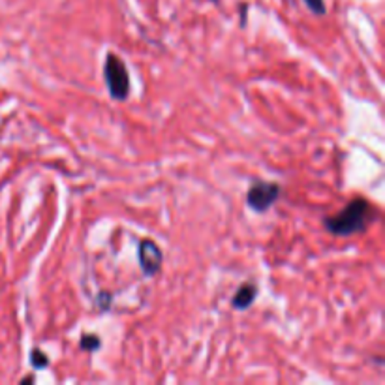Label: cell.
Segmentation results:
<instances>
[{
    "instance_id": "cell-6",
    "label": "cell",
    "mask_w": 385,
    "mask_h": 385,
    "mask_svg": "<svg viewBox=\"0 0 385 385\" xmlns=\"http://www.w3.org/2000/svg\"><path fill=\"white\" fill-rule=\"evenodd\" d=\"M81 349H85V352H89V354H92V352H96V349L102 348V340L100 337H96V335H83L81 337V342H80Z\"/></svg>"
},
{
    "instance_id": "cell-7",
    "label": "cell",
    "mask_w": 385,
    "mask_h": 385,
    "mask_svg": "<svg viewBox=\"0 0 385 385\" xmlns=\"http://www.w3.org/2000/svg\"><path fill=\"white\" fill-rule=\"evenodd\" d=\"M31 364L32 369L36 370H43L49 367V357L43 354L42 349H32L31 352Z\"/></svg>"
},
{
    "instance_id": "cell-10",
    "label": "cell",
    "mask_w": 385,
    "mask_h": 385,
    "mask_svg": "<svg viewBox=\"0 0 385 385\" xmlns=\"http://www.w3.org/2000/svg\"><path fill=\"white\" fill-rule=\"evenodd\" d=\"M211 2H217V0H211Z\"/></svg>"
},
{
    "instance_id": "cell-3",
    "label": "cell",
    "mask_w": 385,
    "mask_h": 385,
    "mask_svg": "<svg viewBox=\"0 0 385 385\" xmlns=\"http://www.w3.org/2000/svg\"><path fill=\"white\" fill-rule=\"evenodd\" d=\"M282 194V188L276 183L269 180H254L246 192V205L254 212H265L269 211L271 207L275 205Z\"/></svg>"
},
{
    "instance_id": "cell-2",
    "label": "cell",
    "mask_w": 385,
    "mask_h": 385,
    "mask_svg": "<svg viewBox=\"0 0 385 385\" xmlns=\"http://www.w3.org/2000/svg\"><path fill=\"white\" fill-rule=\"evenodd\" d=\"M104 80H106L109 96L116 102H124L130 94V75H128L126 64L116 53L109 51L104 64Z\"/></svg>"
},
{
    "instance_id": "cell-8",
    "label": "cell",
    "mask_w": 385,
    "mask_h": 385,
    "mask_svg": "<svg viewBox=\"0 0 385 385\" xmlns=\"http://www.w3.org/2000/svg\"><path fill=\"white\" fill-rule=\"evenodd\" d=\"M303 2H305L306 8H308L314 16H325V11H327L323 0H303Z\"/></svg>"
},
{
    "instance_id": "cell-5",
    "label": "cell",
    "mask_w": 385,
    "mask_h": 385,
    "mask_svg": "<svg viewBox=\"0 0 385 385\" xmlns=\"http://www.w3.org/2000/svg\"><path fill=\"white\" fill-rule=\"evenodd\" d=\"M256 297H258V286L254 284V282H246V284H243L235 291V295L232 299V306L237 308V310H246L248 306L256 301Z\"/></svg>"
},
{
    "instance_id": "cell-4",
    "label": "cell",
    "mask_w": 385,
    "mask_h": 385,
    "mask_svg": "<svg viewBox=\"0 0 385 385\" xmlns=\"http://www.w3.org/2000/svg\"><path fill=\"white\" fill-rule=\"evenodd\" d=\"M138 259L139 265H141L143 275L154 276L158 275L160 269H162V261H164V254L160 250V246L151 239H143L139 243L138 250Z\"/></svg>"
},
{
    "instance_id": "cell-9",
    "label": "cell",
    "mask_w": 385,
    "mask_h": 385,
    "mask_svg": "<svg viewBox=\"0 0 385 385\" xmlns=\"http://www.w3.org/2000/svg\"><path fill=\"white\" fill-rule=\"evenodd\" d=\"M98 299H102V308H104V310H107V308H109V303H111L109 293H107V291H104V293H102Z\"/></svg>"
},
{
    "instance_id": "cell-1",
    "label": "cell",
    "mask_w": 385,
    "mask_h": 385,
    "mask_svg": "<svg viewBox=\"0 0 385 385\" xmlns=\"http://www.w3.org/2000/svg\"><path fill=\"white\" fill-rule=\"evenodd\" d=\"M370 215H372V205L364 197H355L346 205L344 211H340L335 217L323 218V226L337 237H349L363 233L369 227Z\"/></svg>"
}]
</instances>
